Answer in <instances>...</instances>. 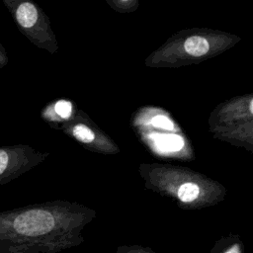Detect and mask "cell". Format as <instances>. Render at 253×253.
<instances>
[{
    "label": "cell",
    "mask_w": 253,
    "mask_h": 253,
    "mask_svg": "<svg viewBox=\"0 0 253 253\" xmlns=\"http://www.w3.org/2000/svg\"><path fill=\"white\" fill-rule=\"evenodd\" d=\"M96 215L87 206L62 200L0 211V253H59L79 246Z\"/></svg>",
    "instance_id": "6da1fadb"
},
{
    "label": "cell",
    "mask_w": 253,
    "mask_h": 253,
    "mask_svg": "<svg viewBox=\"0 0 253 253\" xmlns=\"http://www.w3.org/2000/svg\"><path fill=\"white\" fill-rule=\"evenodd\" d=\"M138 173L146 189L173 201L183 210L216 206L227 193L218 181L185 166L143 162L138 166Z\"/></svg>",
    "instance_id": "7a4b0ae2"
},
{
    "label": "cell",
    "mask_w": 253,
    "mask_h": 253,
    "mask_svg": "<svg viewBox=\"0 0 253 253\" xmlns=\"http://www.w3.org/2000/svg\"><path fill=\"white\" fill-rule=\"evenodd\" d=\"M240 41V36L221 30L199 27L183 29L150 52L144 65L149 68H180L199 64L229 50Z\"/></svg>",
    "instance_id": "3957f363"
},
{
    "label": "cell",
    "mask_w": 253,
    "mask_h": 253,
    "mask_svg": "<svg viewBox=\"0 0 253 253\" xmlns=\"http://www.w3.org/2000/svg\"><path fill=\"white\" fill-rule=\"evenodd\" d=\"M129 126L152 155L179 160L194 159L189 136L169 111L159 106H141L131 114Z\"/></svg>",
    "instance_id": "277c9868"
},
{
    "label": "cell",
    "mask_w": 253,
    "mask_h": 253,
    "mask_svg": "<svg viewBox=\"0 0 253 253\" xmlns=\"http://www.w3.org/2000/svg\"><path fill=\"white\" fill-rule=\"evenodd\" d=\"M209 130L214 138L253 152V93L219 103L210 114Z\"/></svg>",
    "instance_id": "5b68a950"
},
{
    "label": "cell",
    "mask_w": 253,
    "mask_h": 253,
    "mask_svg": "<svg viewBox=\"0 0 253 253\" xmlns=\"http://www.w3.org/2000/svg\"><path fill=\"white\" fill-rule=\"evenodd\" d=\"M18 30L37 47L51 54L59 45L50 19L35 0H2Z\"/></svg>",
    "instance_id": "8992f818"
},
{
    "label": "cell",
    "mask_w": 253,
    "mask_h": 253,
    "mask_svg": "<svg viewBox=\"0 0 253 253\" xmlns=\"http://www.w3.org/2000/svg\"><path fill=\"white\" fill-rule=\"evenodd\" d=\"M57 130L89 151L106 155L120 152V147L114 139L79 107L57 127Z\"/></svg>",
    "instance_id": "52a82bcc"
},
{
    "label": "cell",
    "mask_w": 253,
    "mask_h": 253,
    "mask_svg": "<svg viewBox=\"0 0 253 253\" xmlns=\"http://www.w3.org/2000/svg\"><path fill=\"white\" fill-rule=\"evenodd\" d=\"M48 152L27 144L0 146V186L8 184L43 162Z\"/></svg>",
    "instance_id": "ba28073f"
},
{
    "label": "cell",
    "mask_w": 253,
    "mask_h": 253,
    "mask_svg": "<svg viewBox=\"0 0 253 253\" xmlns=\"http://www.w3.org/2000/svg\"><path fill=\"white\" fill-rule=\"evenodd\" d=\"M106 2L111 9L121 14L135 12L139 6V0H106Z\"/></svg>",
    "instance_id": "9c48e42d"
},
{
    "label": "cell",
    "mask_w": 253,
    "mask_h": 253,
    "mask_svg": "<svg viewBox=\"0 0 253 253\" xmlns=\"http://www.w3.org/2000/svg\"><path fill=\"white\" fill-rule=\"evenodd\" d=\"M116 253H156L151 248L142 245H120L116 249Z\"/></svg>",
    "instance_id": "30bf717a"
},
{
    "label": "cell",
    "mask_w": 253,
    "mask_h": 253,
    "mask_svg": "<svg viewBox=\"0 0 253 253\" xmlns=\"http://www.w3.org/2000/svg\"><path fill=\"white\" fill-rule=\"evenodd\" d=\"M8 63V55L6 53L5 48L0 42V69L3 68Z\"/></svg>",
    "instance_id": "8fae6325"
}]
</instances>
